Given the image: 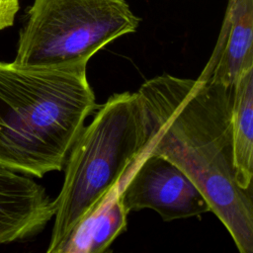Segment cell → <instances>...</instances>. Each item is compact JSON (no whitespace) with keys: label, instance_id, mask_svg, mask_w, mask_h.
I'll list each match as a JSON object with an SVG mask.
<instances>
[{"label":"cell","instance_id":"obj_1","mask_svg":"<svg viewBox=\"0 0 253 253\" xmlns=\"http://www.w3.org/2000/svg\"><path fill=\"white\" fill-rule=\"evenodd\" d=\"M233 88L161 74L137 90L145 144L195 183L224 224L240 253L253 252L252 191L235 178L231 136ZM140 156V157H141Z\"/></svg>","mask_w":253,"mask_h":253},{"label":"cell","instance_id":"obj_2","mask_svg":"<svg viewBox=\"0 0 253 253\" xmlns=\"http://www.w3.org/2000/svg\"><path fill=\"white\" fill-rule=\"evenodd\" d=\"M96 108L87 63L0 62V166L38 178L60 171Z\"/></svg>","mask_w":253,"mask_h":253},{"label":"cell","instance_id":"obj_3","mask_svg":"<svg viewBox=\"0 0 253 253\" xmlns=\"http://www.w3.org/2000/svg\"><path fill=\"white\" fill-rule=\"evenodd\" d=\"M145 144L137 93L112 95L83 126L65 161L47 253H59L79 224L92 214L140 158Z\"/></svg>","mask_w":253,"mask_h":253},{"label":"cell","instance_id":"obj_4","mask_svg":"<svg viewBox=\"0 0 253 253\" xmlns=\"http://www.w3.org/2000/svg\"><path fill=\"white\" fill-rule=\"evenodd\" d=\"M140 19L126 0H34L20 32L14 63L50 67L88 63Z\"/></svg>","mask_w":253,"mask_h":253},{"label":"cell","instance_id":"obj_5","mask_svg":"<svg viewBox=\"0 0 253 253\" xmlns=\"http://www.w3.org/2000/svg\"><path fill=\"white\" fill-rule=\"evenodd\" d=\"M121 196L127 213L151 209L164 221L211 211L203 193L185 172L158 154H145L137 160L123 180Z\"/></svg>","mask_w":253,"mask_h":253},{"label":"cell","instance_id":"obj_6","mask_svg":"<svg viewBox=\"0 0 253 253\" xmlns=\"http://www.w3.org/2000/svg\"><path fill=\"white\" fill-rule=\"evenodd\" d=\"M53 214V201L42 185L0 166V245L34 237Z\"/></svg>","mask_w":253,"mask_h":253},{"label":"cell","instance_id":"obj_7","mask_svg":"<svg viewBox=\"0 0 253 253\" xmlns=\"http://www.w3.org/2000/svg\"><path fill=\"white\" fill-rule=\"evenodd\" d=\"M253 67V0H228L213 51L199 78L233 88Z\"/></svg>","mask_w":253,"mask_h":253},{"label":"cell","instance_id":"obj_8","mask_svg":"<svg viewBox=\"0 0 253 253\" xmlns=\"http://www.w3.org/2000/svg\"><path fill=\"white\" fill-rule=\"evenodd\" d=\"M123 180L107 200L79 224L59 253H102L126 231L128 213L121 196Z\"/></svg>","mask_w":253,"mask_h":253},{"label":"cell","instance_id":"obj_9","mask_svg":"<svg viewBox=\"0 0 253 253\" xmlns=\"http://www.w3.org/2000/svg\"><path fill=\"white\" fill-rule=\"evenodd\" d=\"M231 136L238 186L252 191L253 178V67L244 71L232 90Z\"/></svg>","mask_w":253,"mask_h":253},{"label":"cell","instance_id":"obj_10","mask_svg":"<svg viewBox=\"0 0 253 253\" xmlns=\"http://www.w3.org/2000/svg\"><path fill=\"white\" fill-rule=\"evenodd\" d=\"M20 0H0V31L14 25Z\"/></svg>","mask_w":253,"mask_h":253}]
</instances>
